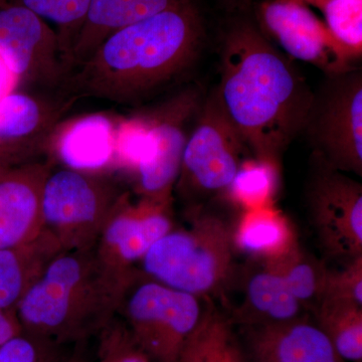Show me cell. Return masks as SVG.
Masks as SVG:
<instances>
[{
  "label": "cell",
  "instance_id": "ffe728a7",
  "mask_svg": "<svg viewBox=\"0 0 362 362\" xmlns=\"http://www.w3.org/2000/svg\"><path fill=\"white\" fill-rule=\"evenodd\" d=\"M63 251L58 240L44 228L28 242L0 249V310L16 312L28 290Z\"/></svg>",
  "mask_w": 362,
  "mask_h": 362
},
{
  "label": "cell",
  "instance_id": "6da1fadb",
  "mask_svg": "<svg viewBox=\"0 0 362 362\" xmlns=\"http://www.w3.org/2000/svg\"><path fill=\"white\" fill-rule=\"evenodd\" d=\"M216 94L252 156L281 165L301 136L313 90L289 57L245 13L223 32Z\"/></svg>",
  "mask_w": 362,
  "mask_h": 362
},
{
  "label": "cell",
  "instance_id": "7402d4cb",
  "mask_svg": "<svg viewBox=\"0 0 362 362\" xmlns=\"http://www.w3.org/2000/svg\"><path fill=\"white\" fill-rule=\"evenodd\" d=\"M177 362H249V359L230 317L211 306L202 310Z\"/></svg>",
  "mask_w": 362,
  "mask_h": 362
},
{
  "label": "cell",
  "instance_id": "603a6c76",
  "mask_svg": "<svg viewBox=\"0 0 362 362\" xmlns=\"http://www.w3.org/2000/svg\"><path fill=\"white\" fill-rule=\"evenodd\" d=\"M314 323L345 361L362 362V306L323 296L313 309Z\"/></svg>",
  "mask_w": 362,
  "mask_h": 362
},
{
  "label": "cell",
  "instance_id": "e575fe53",
  "mask_svg": "<svg viewBox=\"0 0 362 362\" xmlns=\"http://www.w3.org/2000/svg\"><path fill=\"white\" fill-rule=\"evenodd\" d=\"M303 1L307 4V6H310L311 4H313V2L317 1V0H303Z\"/></svg>",
  "mask_w": 362,
  "mask_h": 362
},
{
  "label": "cell",
  "instance_id": "9a60e30c",
  "mask_svg": "<svg viewBox=\"0 0 362 362\" xmlns=\"http://www.w3.org/2000/svg\"><path fill=\"white\" fill-rule=\"evenodd\" d=\"M54 166L51 158L33 159L0 169V249L28 242L42 230V187Z\"/></svg>",
  "mask_w": 362,
  "mask_h": 362
},
{
  "label": "cell",
  "instance_id": "ba28073f",
  "mask_svg": "<svg viewBox=\"0 0 362 362\" xmlns=\"http://www.w3.org/2000/svg\"><path fill=\"white\" fill-rule=\"evenodd\" d=\"M333 168L362 175V71L325 76L313 90L301 135Z\"/></svg>",
  "mask_w": 362,
  "mask_h": 362
},
{
  "label": "cell",
  "instance_id": "83f0119b",
  "mask_svg": "<svg viewBox=\"0 0 362 362\" xmlns=\"http://www.w3.org/2000/svg\"><path fill=\"white\" fill-rule=\"evenodd\" d=\"M63 347L23 331L0 344V362H65Z\"/></svg>",
  "mask_w": 362,
  "mask_h": 362
},
{
  "label": "cell",
  "instance_id": "3957f363",
  "mask_svg": "<svg viewBox=\"0 0 362 362\" xmlns=\"http://www.w3.org/2000/svg\"><path fill=\"white\" fill-rule=\"evenodd\" d=\"M125 287L95 247L59 252L16 309L23 331L65 346L83 344L115 319Z\"/></svg>",
  "mask_w": 362,
  "mask_h": 362
},
{
  "label": "cell",
  "instance_id": "4dcf8cb0",
  "mask_svg": "<svg viewBox=\"0 0 362 362\" xmlns=\"http://www.w3.org/2000/svg\"><path fill=\"white\" fill-rule=\"evenodd\" d=\"M23 332L16 312L0 310V344Z\"/></svg>",
  "mask_w": 362,
  "mask_h": 362
},
{
  "label": "cell",
  "instance_id": "ac0fdd59",
  "mask_svg": "<svg viewBox=\"0 0 362 362\" xmlns=\"http://www.w3.org/2000/svg\"><path fill=\"white\" fill-rule=\"evenodd\" d=\"M254 261V259H252ZM242 279L243 300L228 314L242 327L271 325L303 317V306L277 274L259 261Z\"/></svg>",
  "mask_w": 362,
  "mask_h": 362
},
{
  "label": "cell",
  "instance_id": "d4e9b609",
  "mask_svg": "<svg viewBox=\"0 0 362 362\" xmlns=\"http://www.w3.org/2000/svg\"><path fill=\"white\" fill-rule=\"evenodd\" d=\"M281 165L247 157L223 197L242 211L273 206L280 187Z\"/></svg>",
  "mask_w": 362,
  "mask_h": 362
},
{
  "label": "cell",
  "instance_id": "7a4b0ae2",
  "mask_svg": "<svg viewBox=\"0 0 362 362\" xmlns=\"http://www.w3.org/2000/svg\"><path fill=\"white\" fill-rule=\"evenodd\" d=\"M206 25L194 0L118 30L69 74L59 90L66 99L103 100L139 107L175 84L201 54Z\"/></svg>",
  "mask_w": 362,
  "mask_h": 362
},
{
  "label": "cell",
  "instance_id": "44dd1931",
  "mask_svg": "<svg viewBox=\"0 0 362 362\" xmlns=\"http://www.w3.org/2000/svg\"><path fill=\"white\" fill-rule=\"evenodd\" d=\"M297 243L294 226L275 204L242 211L233 228L235 251L254 261L276 258Z\"/></svg>",
  "mask_w": 362,
  "mask_h": 362
},
{
  "label": "cell",
  "instance_id": "d6986e66",
  "mask_svg": "<svg viewBox=\"0 0 362 362\" xmlns=\"http://www.w3.org/2000/svg\"><path fill=\"white\" fill-rule=\"evenodd\" d=\"M180 0H90L69 56V74L84 63L104 40L138 21L175 6Z\"/></svg>",
  "mask_w": 362,
  "mask_h": 362
},
{
  "label": "cell",
  "instance_id": "f1b7e54d",
  "mask_svg": "<svg viewBox=\"0 0 362 362\" xmlns=\"http://www.w3.org/2000/svg\"><path fill=\"white\" fill-rule=\"evenodd\" d=\"M99 337L96 362H152L124 323H116L115 319Z\"/></svg>",
  "mask_w": 362,
  "mask_h": 362
},
{
  "label": "cell",
  "instance_id": "4316f807",
  "mask_svg": "<svg viewBox=\"0 0 362 362\" xmlns=\"http://www.w3.org/2000/svg\"><path fill=\"white\" fill-rule=\"evenodd\" d=\"M310 6L324 16V23L357 59L362 54V0H317Z\"/></svg>",
  "mask_w": 362,
  "mask_h": 362
},
{
  "label": "cell",
  "instance_id": "8992f818",
  "mask_svg": "<svg viewBox=\"0 0 362 362\" xmlns=\"http://www.w3.org/2000/svg\"><path fill=\"white\" fill-rule=\"evenodd\" d=\"M250 156L214 88L204 95L188 135L175 190L194 206L209 197H221Z\"/></svg>",
  "mask_w": 362,
  "mask_h": 362
},
{
  "label": "cell",
  "instance_id": "30bf717a",
  "mask_svg": "<svg viewBox=\"0 0 362 362\" xmlns=\"http://www.w3.org/2000/svg\"><path fill=\"white\" fill-rule=\"evenodd\" d=\"M306 187L311 225L325 254L343 263L362 256V185L312 153Z\"/></svg>",
  "mask_w": 362,
  "mask_h": 362
},
{
  "label": "cell",
  "instance_id": "836d02e7",
  "mask_svg": "<svg viewBox=\"0 0 362 362\" xmlns=\"http://www.w3.org/2000/svg\"><path fill=\"white\" fill-rule=\"evenodd\" d=\"M13 164L16 163H13V161L9 160V159L6 158V156H1V154H0V169L7 168V166L13 165Z\"/></svg>",
  "mask_w": 362,
  "mask_h": 362
},
{
  "label": "cell",
  "instance_id": "4fadbf2b",
  "mask_svg": "<svg viewBox=\"0 0 362 362\" xmlns=\"http://www.w3.org/2000/svg\"><path fill=\"white\" fill-rule=\"evenodd\" d=\"M171 204L140 197L121 201L105 225L95 251L105 270L127 287L152 246L175 228Z\"/></svg>",
  "mask_w": 362,
  "mask_h": 362
},
{
  "label": "cell",
  "instance_id": "484cf974",
  "mask_svg": "<svg viewBox=\"0 0 362 362\" xmlns=\"http://www.w3.org/2000/svg\"><path fill=\"white\" fill-rule=\"evenodd\" d=\"M37 14L57 26L62 52L69 71V56L84 23L90 0H8ZM69 75V74H68Z\"/></svg>",
  "mask_w": 362,
  "mask_h": 362
},
{
  "label": "cell",
  "instance_id": "2e32d148",
  "mask_svg": "<svg viewBox=\"0 0 362 362\" xmlns=\"http://www.w3.org/2000/svg\"><path fill=\"white\" fill-rule=\"evenodd\" d=\"M249 362H346L307 317L242 327Z\"/></svg>",
  "mask_w": 362,
  "mask_h": 362
},
{
  "label": "cell",
  "instance_id": "52a82bcc",
  "mask_svg": "<svg viewBox=\"0 0 362 362\" xmlns=\"http://www.w3.org/2000/svg\"><path fill=\"white\" fill-rule=\"evenodd\" d=\"M202 310L199 298L138 271L123 293L118 314H122L124 325L150 361L177 362Z\"/></svg>",
  "mask_w": 362,
  "mask_h": 362
},
{
  "label": "cell",
  "instance_id": "d590c367",
  "mask_svg": "<svg viewBox=\"0 0 362 362\" xmlns=\"http://www.w3.org/2000/svg\"><path fill=\"white\" fill-rule=\"evenodd\" d=\"M8 2V0H0V6H4V4H7Z\"/></svg>",
  "mask_w": 362,
  "mask_h": 362
},
{
  "label": "cell",
  "instance_id": "8fae6325",
  "mask_svg": "<svg viewBox=\"0 0 362 362\" xmlns=\"http://www.w3.org/2000/svg\"><path fill=\"white\" fill-rule=\"evenodd\" d=\"M251 13L261 33L289 58L310 64L325 76L357 68L356 57L303 0H259Z\"/></svg>",
  "mask_w": 362,
  "mask_h": 362
},
{
  "label": "cell",
  "instance_id": "5bb4252c",
  "mask_svg": "<svg viewBox=\"0 0 362 362\" xmlns=\"http://www.w3.org/2000/svg\"><path fill=\"white\" fill-rule=\"evenodd\" d=\"M74 103L59 92L49 98L23 89L0 98V154L16 164L37 159Z\"/></svg>",
  "mask_w": 362,
  "mask_h": 362
},
{
  "label": "cell",
  "instance_id": "f546056e",
  "mask_svg": "<svg viewBox=\"0 0 362 362\" xmlns=\"http://www.w3.org/2000/svg\"><path fill=\"white\" fill-rule=\"evenodd\" d=\"M323 296L341 298L362 306V256L346 262L341 269L328 270Z\"/></svg>",
  "mask_w": 362,
  "mask_h": 362
},
{
  "label": "cell",
  "instance_id": "d6a6232c",
  "mask_svg": "<svg viewBox=\"0 0 362 362\" xmlns=\"http://www.w3.org/2000/svg\"><path fill=\"white\" fill-rule=\"evenodd\" d=\"M65 362H86V361L84 356H83V352L78 351L71 357H69V358H66Z\"/></svg>",
  "mask_w": 362,
  "mask_h": 362
},
{
  "label": "cell",
  "instance_id": "9c48e42d",
  "mask_svg": "<svg viewBox=\"0 0 362 362\" xmlns=\"http://www.w3.org/2000/svg\"><path fill=\"white\" fill-rule=\"evenodd\" d=\"M204 98L199 86L190 85L143 112L146 135L133 173L142 199L173 202L189 128Z\"/></svg>",
  "mask_w": 362,
  "mask_h": 362
},
{
  "label": "cell",
  "instance_id": "1f68e13d",
  "mask_svg": "<svg viewBox=\"0 0 362 362\" xmlns=\"http://www.w3.org/2000/svg\"><path fill=\"white\" fill-rule=\"evenodd\" d=\"M230 6H232L233 8L238 9L240 13H251L252 0H226Z\"/></svg>",
  "mask_w": 362,
  "mask_h": 362
},
{
  "label": "cell",
  "instance_id": "277c9868",
  "mask_svg": "<svg viewBox=\"0 0 362 362\" xmlns=\"http://www.w3.org/2000/svg\"><path fill=\"white\" fill-rule=\"evenodd\" d=\"M188 223L157 240L140 262L141 273L197 298L223 294L237 278L233 228L223 218L192 206Z\"/></svg>",
  "mask_w": 362,
  "mask_h": 362
},
{
  "label": "cell",
  "instance_id": "cb8c5ba5",
  "mask_svg": "<svg viewBox=\"0 0 362 362\" xmlns=\"http://www.w3.org/2000/svg\"><path fill=\"white\" fill-rule=\"evenodd\" d=\"M259 262L284 281L304 309L313 310L323 297L329 269L305 251L299 242L281 256Z\"/></svg>",
  "mask_w": 362,
  "mask_h": 362
},
{
  "label": "cell",
  "instance_id": "5b68a950",
  "mask_svg": "<svg viewBox=\"0 0 362 362\" xmlns=\"http://www.w3.org/2000/svg\"><path fill=\"white\" fill-rule=\"evenodd\" d=\"M127 194L107 173L54 166L42 187V228L64 251L90 249Z\"/></svg>",
  "mask_w": 362,
  "mask_h": 362
},
{
  "label": "cell",
  "instance_id": "7c38bea8",
  "mask_svg": "<svg viewBox=\"0 0 362 362\" xmlns=\"http://www.w3.org/2000/svg\"><path fill=\"white\" fill-rule=\"evenodd\" d=\"M0 59L25 89H61L68 66L56 30L30 9L0 6Z\"/></svg>",
  "mask_w": 362,
  "mask_h": 362
},
{
  "label": "cell",
  "instance_id": "e0dca14e",
  "mask_svg": "<svg viewBox=\"0 0 362 362\" xmlns=\"http://www.w3.org/2000/svg\"><path fill=\"white\" fill-rule=\"evenodd\" d=\"M117 124L105 114H89L61 121L51 136L47 152L65 168L107 173L117 168Z\"/></svg>",
  "mask_w": 362,
  "mask_h": 362
}]
</instances>
